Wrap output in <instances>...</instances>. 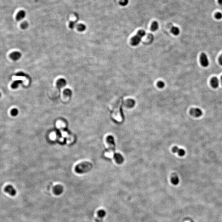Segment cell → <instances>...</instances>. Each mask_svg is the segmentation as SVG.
<instances>
[{
  "instance_id": "12",
  "label": "cell",
  "mask_w": 222,
  "mask_h": 222,
  "mask_svg": "<svg viewBox=\"0 0 222 222\" xmlns=\"http://www.w3.org/2000/svg\"><path fill=\"white\" fill-rule=\"evenodd\" d=\"M106 215V212L104 210H100L98 212V219H96L97 222H100L103 219V218Z\"/></svg>"
},
{
  "instance_id": "7",
  "label": "cell",
  "mask_w": 222,
  "mask_h": 222,
  "mask_svg": "<svg viewBox=\"0 0 222 222\" xmlns=\"http://www.w3.org/2000/svg\"><path fill=\"white\" fill-rule=\"evenodd\" d=\"M53 191L55 194L59 195L62 193L63 191V188L61 185H56L54 188Z\"/></svg>"
},
{
  "instance_id": "6",
  "label": "cell",
  "mask_w": 222,
  "mask_h": 222,
  "mask_svg": "<svg viewBox=\"0 0 222 222\" xmlns=\"http://www.w3.org/2000/svg\"><path fill=\"white\" fill-rule=\"evenodd\" d=\"M4 190L5 192L8 193V194H9L10 195L12 196L15 195L17 193V192L15 189L13 188V186H12L11 185L7 186L5 188Z\"/></svg>"
},
{
  "instance_id": "11",
  "label": "cell",
  "mask_w": 222,
  "mask_h": 222,
  "mask_svg": "<svg viewBox=\"0 0 222 222\" xmlns=\"http://www.w3.org/2000/svg\"><path fill=\"white\" fill-rule=\"evenodd\" d=\"M211 84L213 88H217L219 85V80L216 77H213L211 80Z\"/></svg>"
},
{
  "instance_id": "4",
  "label": "cell",
  "mask_w": 222,
  "mask_h": 222,
  "mask_svg": "<svg viewBox=\"0 0 222 222\" xmlns=\"http://www.w3.org/2000/svg\"><path fill=\"white\" fill-rule=\"evenodd\" d=\"M200 61L202 66L207 67L209 65V61L206 54L202 53L200 56Z\"/></svg>"
},
{
  "instance_id": "28",
  "label": "cell",
  "mask_w": 222,
  "mask_h": 222,
  "mask_svg": "<svg viewBox=\"0 0 222 222\" xmlns=\"http://www.w3.org/2000/svg\"><path fill=\"white\" fill-rule=\"evenodd\" d=\"M218 61L219 63L221 65H222V54L220 57H219V59H218Z\"/></svg>"
},
{
  "instance_id": "5",
  "label": "cell",
  "mask_w": 222,
  "mask_h": 222,
  "mask_svg": "<svg viewBox=\"0 0 222 222\" xmlns=\"http://www.w3.org/2000/svg\"><path fill=\"white\" fill-rule=\"evenodd\" d=\"M190 113L192 116L198 117L202 115V112L199 108H192L190 111Z\"/></svg>"
},
{
  "instance_id": "27",
  "label": "cell",
  "mask_w": 222,
  "mask_h": 222,
  "mask_svg": "<svg viewBox=\"0 0 222 222\" xmlns=\"http://www.w3.org/2000/svg\"><path fill=\"white\" fill-rule=\"evenodd\" d=\"M75 25H76L75 22H70V24H69V27H70V28L72 29L75 27Z\"/></svg>"
},
{
  "instance_id": "17",
  "label": "cell",
  "mask_w": 222,
  "mask_h": 222,
  "mask_svg": "<svg viewBox=\"0 0 222 222\" xmlns=\"http://www.w3.org/2000/svg\"><path fill=\"white\" fill-rule=\"evenodd\" d=\"M179 179L177 176H173L172 179H171V181L172 183L174 185H177L179 183Z\"/></svg>"
},
{
  "instance_id": "1",
  "label": "cell",
  "mask_w": 222,
  "mask_h": 222,
  "mask_svg": "<svg viewBox=\"0 0 222 222\" xmlns=\"http://www.w3.org/2000/svg\"><path fill=\"white\" fill-rule=\"evenodd\" d=\"M92 167L91 163L84 162L77 165L75 168V171L78 174H84L90 171Z\"/></svg>"
},
{
  "instance_id": "3",
  "label": "cell",
  "mask_w": 222,
  "mask_h": 222,
  "mask_svg": "<svg viewBox=\"0 0 222 222\" xmlns=\"http://www.w3.org/2000/svg\"><path fill=\"white\" fill-rule=\"evenodd\" d=\"M107 141L110 146V151L107 154V156L109 157H112L113 155V152L114 151L115 144H114V139L113 136L109 135L107 138Z\"/></svg>"
},
{
  "instance_id": "29",
  "label": "cell",
  "mask_w": 222,
  "mask_h": 222,
  "mask_svg": "<svg viewBox=\"0 0 222 222\" xmlns=\"http://www.w3.org/2000/svg\"><path fill=\"white\" fill-rule=\"evenodd\" d=\"M218 3L220 5H222V0H218Z\"/></svg>"
},
{
  "instance_id": "24",
  "label": "cell",
  "mask_w": 222,
  "mask_h": 222,
  "mask_svg": "<svg viewBox=\"0 0 222 222\" xmlns=\"http://www.w3.org/2000/svg\"><path fill=\"white\" fill-rule=\"evenodd\" d=\"M215 17L217 19H220L222 18V14L219 12L215 14Z\"/></svg>"
},
{
  "instance_id": "25",
  "label": "cell",
  "mask_w": 222,
  "mask_h": 222,
  "mask_svg": "<svg viewBox=\"0 0 222 222\" xmlns=\"http://www.w3.org/2000/svg\"><path fill=\"white\" fill-rule=\"evenodd\" d=\"M21 28L23 29H26L28 27V23L26 22H23L21 24Z\"/></svg>"
},
{
  "instance_id": "8",
  "label": "cell",
  "mask_w": 222,
  "mask_h": 222,
  "mask_svg": "<svg viewBox=\"0 0 222 222\" xmlns=\"http://www.w3.org/2000/svg\"><path fill=\"white\" fill-rule=\"evenodd\" d=\"M113 158L115 159V161L117 163L119 164H121L123 163L124 161V159L123 156L121 155V154L117 153L114 154L113 155Z\"/></svg>"
},
{
  "instance_id": "2",
  "label": "cell",
  "mask_w": 222,
  "mask_h": 222,
  "mask_svg": "<svg viewBox=\"0 0 222 222\" xmlns=\"http://www.w3.org/2000/svg\"><path fill=\"white\" fill-rule=\"evenodd\" d=\"M145 35V31L141 30H140L137 32V34L136 35L133 37H132L131 40V44L132 46H136L138 45L141 41L142 37H144Z\"/></svg>"
},
{
  "instance_id": "14",
  "label": "cell",
  "mask_w": 222,
  "mask_h": 222,
  "mask_svg": "<svg viewBox=\"0 0 222 222\" xmlns=\"http://www.w3.org/2000/svg\"><path fill=\"white\" fill-rule=\"evenodd\" d=\"M26 16V13L23 10L19 11L16 16V19L17 21H20L23 19Z\"/></svg>"
},
{
  "instance_id": "13",
  "label": "cell",
  "mask_w": 222,
  "mask_h": 222,
  "mask_svg": "<svg viewBox=\"0 0 222 222\" xmlns=\"http://www.w3.org/2000/svg\"><path fill=\"white\" fill-rule=\"evenodd\" d=\"M66 84V81L65 79H59L57 82V87L60 89L65 86Z\"/></svg>"
},
{
  "instance_id": "18",
  "label": "cell",
  "mask_w": 222,
  "mask_h": 222,
  "mask_svg": "<svg viewBox=\"0 0 222 222\" xmlns=\"http://www.w3.org/2000/svg\"><path fill=\"white\" fill-rule=\"evenodd\" d=\"M171 32L173 34L177 36L179 33L180 31L179 28L177 27H173L171 28Z\"/></svg>"
},
{
  "instance_id": "30",
  "label": "cell",
  "mask_w": 222,
  "mask_h": 222,
  "mask_svg": "<svg viewBox=\"0 0 222 222\" xmlns=\"http://www.w3.org/2000/svg\"><path fill=\"white\" fill-rule=\"evenodd\" d=\"M221 84H222V76L221 77Z\"/></svg>"
},
{
  "instance_id": "26",
  "label": "cell",
  "mask_w": 222,
  "mask_h": 222,
  "mask_svg": "<svg viewBox=\"0 0 222 222\" xmlns=\"http://www.w3.org/2000/svg\"><path fill=\"white\" fill-rule=\"evenodd\" d=\"M157 85H158V86L159 88L162 89V88H163V87H164L165 83L162 81H160V82H159L158 83Z\"/></svg>"
},
{
  "instance_id": "9",
  "label": "cell",
  "mask_w": 222,
  "mask_h": 222,
  "mask_svg": "<svg viewBox=\"0 0 222 222\" xmlns=\"http://www.w3.org/2000/svg\"><path fill=\"white\" fill-rule=\"evenodd\" d=\"M172 151L173 152L178 154L181 156H183L185 154V151L183 149H179L177 146H174L173 148Z\"/></svg>"
},
{
  "instance_id": "16",
  "label": "cell",
  "mask_w": 222,
  "mask_h": 222,
  "mask_svg": "<svg viewBox=\"0 0 222 222\" xmlns=\"http://www.w3.org/2000/svg\"><path fill=\"white\" fill-rule=\"evenodd\" d=\"M158 28H159V24L158 23V22L156 21L153 22L151 26V30L153 31H155L157 30Z\"/></svg>"
},
{
  "instance_id": "20",
  "label": "cell",
  "mask_w": 222,
  "mask_h": 222,
  "mask_svg": "<svg viewBox=\"0 0 222 222\" xmlns=\"http://www.w3.org/2000/svg\"><path fill=\"white\" fill-rule=\"evenodd\" d=\"M77 28L78 31L82 32V31H84L86 29V27L85 25L84 24L80 23V24H78L77 27Z\"/></svg>"
},
{
  "instance_id": "19",
  "label": "cell",
  "mask_w": 222,
  "mask_h": 222,
  "mask_svg": "<svg viewBox=\"0 0 222 222\" xmlns=\"http://www.w3.org/2000/svg\"><path fill=\"white\" fill-rule=\"evenodd\" d=\"M22 83V81L21 80H17V81H14L12 84L11 87L13 89H16L19 86V85Z\"/></svg>"
},
{
  "instance_id": "23",
  "label": "cell",
  "mask_w": 222,
  "mask_h": 222,
  "mask_svg": "<svg viewBox=\"0 0 222 222\" xmlns=\"http://www.w3.org/2000/svg\"><path fill=\"white\" fill-rule=\"evenodd\" d=\"M11 114L13 116H16L18 113V110L17 109H13L11 111Z\"/></svg>"
},
{
  "instance_id": "10",
  "label": "cell",
  "mask_w": 222,
  "mask_h": 222,
  "mask_svg": "<svg viewBox=\"0 0 222 222\" xmlns=\"http://www.w3.org/2000/svg\"><path fill=\"white\" fill-rule=\"evenodd\" d=\"M21 54L18 51H15L11 53L10 55V57L14 61H17L21 57Z\"/></svg>"
},
{
  "instance_id": "21",
  "label": "cell",
  "mask_w": 222,
  "mask_h": 222,
  "mask_svg": "<svg viewBox=\"0 0 222 222\" xmlns=\"http://www.w3.org/2000/svg\"><path fill=\"white\" fill-rule=\"evenodd\" d=\"M64 94L67 96H70L72 95V91L69 89H65L64 91Z\"/></svg>"
},
{
  "instance_id": "22",
  "label": "cell",
  "mask_w": 222,
  "mask_h": 222,
  "mask_svg": "<svg viewBox=\"0 0 222 222\" xmlns=\"http://www.w3.org/2000/svg\"><path fill=\"white\" fill-rule=\"evenodd\" d=\"M119 3L121 6H125L128 3V0H120Z\"/></svg>"
},
{
  "instance_id": "15",
  "label": "cell",
  "mask_w": 222,
  "mask_h": 222,
  "mask_svg": "<svg viewBox=\"0 0 222 222\" xmlns=\"http://www.w3.org/2000/svg\"><path fill=\"white\" fill-rule=\"evenodd\" d=\"M135 103V101L133 100H128L126 102V104L127 107L132 108L134 106Z\"/></svg>"
}]
</instances>
